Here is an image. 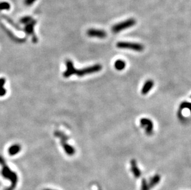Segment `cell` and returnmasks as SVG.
<instances>
[{
    "label": "cell",
    "mask_w": 191,
    "mask_h": 190,
    "mask_svg": "<svg viewBox=\"0 0 191 190\" xmlns=\"http://www.w3.org/2000/svg\"><path fill=\"white\" fill-rule=\"evenodd\" d=\"M160 176L159 175H155L150 180V182H149V186L150 188H153L156 186L158 183L160 182Z\"/></svg>",
    "instance_id": "cell-13"
},
{
    "label": "cell",
    "mask_w": 191,
    "mask_h": 190,
    "mask_svg": "<svg viewBox=\"0 0 191 190\" xmlns=\"http://www.w3.org/2000/svg\"><path fill=\"white\" fill-rule=\"evenodd\" d=\"M66 70L63 73V76L64 78H69L72 75H76L79 77H84L87 75H89V74H92L101 71L103 68L101 64H95L84 69H76L74 67L72 61L70 59H67L66 61Z\"/></svg>",
    "instance_id": "cell-1"
},
{
    "label": "cell",
    "mask_w": 191,
    "mask_h": 190,
    "mask_svg": "<svg viewBox=\"0 0 191 190\" xmlns=\"http://www.w3.org/2000/svg\"><path fill=\"white\" fill-rule=\"evenodd\" d=\"M32 21V18H31L30 17H28V16H27V17H24V18H22L21 20V22L22 23L26 24V25L28 24V23H29L31 22Z\"/></svg>",
    "instance_id": "cell-18"
},
{
    "label": "cell",
    "mask_w": 191,
    "mask_h": 190,
    "mask_svg": "<svg viewBox=\"0 0 191 190\" xmlns=\"http://www.w3.org/2000/svg\"><path fill=\"white\" fill-rule=\"evenodd\" d=\"M87 35L89 37L98 38L101 39L105 38L107 36V34L105 31L95 29H90L88 30L87 32Z\"/></svg>",
    "instance_id": "cell-7"
},
{
    "label": "cell",
    "mask_w": 191,
    "mask_h": 190,
    "mask_svg": "<svg viewBox=\"0 0 191 190\" xmlns=\"http://www.w3.org/2000/svg\"><path fill=\"white\" fill-rule=\"evenodd\" d=\"M126 65V62H124L123 60H121V59L117 60L114 62V67H115V69L116 70H119V71L125 69Z\"/></svg>",
    "instance_id": "cell-12"
},
{
    "label": "cell",
    "mask_w": 191,
    "mask_h": 190,
    "mask_svg": "<svg viewBox=\"0 0 191 190\" xmlns=\"http://www.w3.org/2000/svg\"><path fill=\"white\" fill-rule=\"evenodd\" d=\"M10 7V4L7 2L0 3V10H9Z\"/></svg>",
    "instance_id": "cell-16"
},
{
    "label": "cell",
    "mask_w": 191,
    "mask_h": 190,
    "mask_svg": "<svg viewBox=\"0 0 191 190\" xmlns=\"http://www.w3.org/2000/svg\"><path fill=\"white\" fill-rule=\"evenodd\" d=\"M136 23V21L134 19H129L128 20H126L123 22L114 25L112 27L111 30L114 34H117V33H119L123 30L133 27L134 26H135Z\"/></svg>",
    "instance_id": "cell-4"
},
{
    "label": "cell",
    "mask_w": 191,
    "mask_h": 190,
    "mask_svg": "<svg viewBox=\"0 0 191 190\" xmlns=\"http://www.w3.org/2000/svg\"><path fill=\"white\" fill-rule=\"evenodd\" d=\"M44 190H53V189H45Z\"/></svg>",
    "instance_id": "cell-20"
},
{
    "label": "cell",
    "mask_w": 191,
    "mask_h": 190,
    "mask_svg": "<svg viewBox=\"0 0 191 190\" xmlns=\"http://www.w3.org/2000/svg\"><path fill=\"white\" fill-rule=\"evenodd\" d=\"M190 98H191V96H190Z\"/></svg>",
    "instance_id": "cell-21"
},
{
    "label": "cell",
    "mask_w": 191,
    "mask_h": 190,
    "mask_svg": "<svg viewBox=\"0 0 191 190\" xmlns=\"http://www.w3.org/2000/svg\"><path fill=\"white\" fill-rule=\"evenodd\" d=\"M116 47L119 49H128L137 52H142L144 51V46L142 44L137 43L120 42L116 44Z\"/></svg>",
    "instance_id": "cell-5"
},
{
    "label": "cell",
    "mask_w": 191,
    "mask_h": 190,
    "mask_svg": "<svg viewBox=\"0 0 191 190\" xmlns=\"http://www.w3.org/2000/svg\"><path fill=\"white\" fill-rule=\"evenodd\" d=\"M180 109H187L190 111L191 112V103L187 102V101H184L182 102L179 106Z\"/></svg>",
    "instance_id": "cell-15"
},
{
    "label": "cell",
    "mask_w": 191,
    "mask_h": 190,
    "mask_svg": "<svg viewBox=\"0 0 191 190\" xmlns=\"http://www.w3.org/2000/svg\"><path fill=\"white\" fill-rule=\"evenodd\" d=\"M6 83V79L0 78V97H3L6 94V89L4 87Z\"/></svg>",
    "instance_id": "cell-14"
},
{
    "label": "cell",
    "mask_w": 191,
    "mask_h": 190,
    "mask_svg": "<svg viewBox=\"0 0 191 190\" xmlns=\"http://www.w3.org/2000/svg\"><path fill=\"white\" fill-rule=\"evenodd\" d=\"M37 0H24V3L27 6H30L34 4Z\"/></svg>",
    "instance_id": "cell-19"
},
{
    "label": "cell",
    "mask_w": 191,
    "mask_h": 190,
    "mask_svg": "<svg viewBox=\"0 0 191 190\" xmlns=\"http://www.w3.org/2000/svg\"><path fill=\"white\" fill-rule=\"evenodd\" d=\"M54 135L56 137L60 139L61 145L66 154L68 155L69 156H72L75 154V149L67 143L69 140V137L67 135L64 134L63 132L59 130H56L54 133Z\"/></svg>",
    "instance_id": "cell-3"
},
{
    "label": "cell",
    "mask_w": 191,
    "mask_h": 190,
    "mask_svg": "<svg viewBox=\"0 0 191 190\" xmlns=\"http://www.w3.org/2000/svg\"><path fill=\"white\" fill-rule=\"evenodd\" d=\"M140 125L145 129V133L147 135L150 136L153 133V123L150 119L147 118H142L140 120Z\"/></svg>",
    "instance_id": "cell-6"
},
{
    "label": "cell",
    "mask_w": 191,
    "mask_h": 190,
    "mask_svg": "<svg viewBox=\"0 0 191 190\" xmlns=\"http://www.w3.org/2000/svg\"><path fill=\"white\" fill-rule=\"evenodd\" d=\"M21 150V146L18 144H15L8 149V153L10 156H14L19 153Z\"/></svg>",
    "instance_id": "cell-11"
},
{
    "label": "cell",
    "mask_w": 191,
    "mask_h": 190,
    "mask_svg": "<svg viewBox=\"0 0 191 190\" xmlns=\"http://www.w3.org/2000/svg\"><path fill=\"white\" fill-rule=\"evenodd\" d=\"M35 23V22H34V21H32L29 23L27 24V26L25 27V32L27 34L29 35H31L32 37V42L36 43L37 42V38L34 34V25Z\"/></svg>",
    "instance_id": "cell-8"
},
{
    "label": "cell",
    "mask_w": 191,
    "mask_h": 190,
    "mask_svg": "<svg viewBox=\"0 0 191 190\" xmlns=\"http://www.w3.org/2000/svg\"><path fill=\"white\" fill-rule=\"evenodd\" d=\"M131 172L133 173L134 176L136 178H139L141 175V172L139 170V167L137 166V162L136 160L132 159L131 161Z\"/></svg>",
    "instance_id": "cell-10"
},
{
    "label": "cell",
    "mask_w": 191,
    "mask_h": 190,
    "mask_svg": "<svg viewBox=\"0 0 191 190\" xmlns=\"http://www.w3.org/2000/svg\"><path fill=\"white\" fill-rule=\"evenodd\" d=\"M0 165L2 166L1 175L11 181V185L8 188H6L4 190H14L17 185L18 181V177L16 173L12 171L10 168L7 166L4 159L0 155Z\"/></svg>",
    "instance_id": "cell-2"
},
{
    "label": "cell",
    "mask_w": 191,
    "mask_h": 190,
    "mask_svg": "<svg viewBox=\"0 0 191 190\" xmlns=\"http://www.w3.org/2000/svg\"><path fill=\"white\" fill-rule=\"evenodd\" d=\"M154 85V81L152 80H148L145 81V83L144 84L142 90H141V93H142L143 95H145L148 94L151 89L153 87Z\"/></svg>",
    "instance_id": "cell-9"
},
{
    "label": "cell",
    "mask_w": 191,
    "mask_h": 190,
    "mask_svg": "<svg viewBox=\"0 0 191 190\" xmlns=\"http://www.w3.org/2000/svg\"><path fill=\"white\" fill-rule=\"evenodd\" d=\"M150 186L147 183L145 179H143L142 181V186H141V190H149L150 189Z\"/></svg>",
    "instance_id": "cell-17"
}]
</instances>
